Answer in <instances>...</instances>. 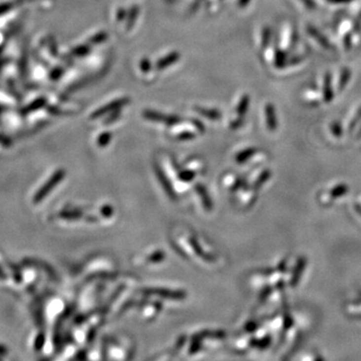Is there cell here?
<instances>
[{"mask_svg":"<svg viewBox=\"0 0 361 361\" xmlns=\"http://www.w3.org/2000/svg\"><path fill=\"white\" fill-rule=\"evenodd\" d=\"M265 117H266V124L270 131H275L277 128V117H276V111L273 105L267 104L265 107Z\"/></svg>","mask_w":361,"mask_h":361,"instance_id":"cell-1","label":"cell"},{"mask_svg":"<svg viewBox=\"0 0 361 361\" xmlns=\"http://www.w3.org/2000/svg\"><path fill=\"white\" fill-rule=\"evenodd\" d=\"M308 33H309V35L313 37V38H315L316 39V41L319 43V44H321L325 49H329V50H331V49H333V47H332V45H331V43L328 41V39L321 34V33H319L318 32V30L315 28V27H313V26H308Z\"/></svg>","mask_w":361,"mask_h":361,"instance_id":"cell-2","label":"cell"},{"mask_svg":"<svg viewBox=\"0 0 361 361\" xmlns=\"http://www.w3.org/2000/svg\"><path fill=\"white\" fill-rule=\"evenodd\" d=\"M333 99V90L331 86V76L329 73H326L323 80V100L326 103H329Z\"/></svg>","mask_w":361,"mask_h":361,"instance_id":"cell-3","label":"cell"},{"mask_svg":"<svg viewBox=\"0 0 361 361\" xmlns=\"http://www.w3.org/2000/svg\"><path fill=\"white\" fill-rule=\"evenodd\" d=\"M350 76H351V72L349 69H343L341 73H340V76H339V80H338V89L339 90H342L346 84L348 83L349 79H350Z\"/></svg>","mask_w":361,"mask_h":361,"instance_id":"cell-4","label":"cell"},{"mask_svg":"<svg viewBox=\"0 0 361 361\" xmlns=\"http://www.w3.org/2000/svg\"><path fill=\"white\" fill-rule=\"evenodd\" d=\"M304 265H305L304 259H300L299 262H298L297 268L294 271L293 277H292V286H295L296 284H298V281H299L300 276H301V272H302L303 269H304Z\"/></svg>","mask_w":361,"mask_h":361,"instance_id":"cell-5","label":"cell"},{"mask_svg":"<svg viewBox=\"0 0 361 361\" xmlns=\"http://www.w3.org/2000/svg\"><path fill=\"white\" fill-rule=\"evenodd\" d=\"M286 64V54L282 50H277L274 57V66L277 68H283Z\"/></svg>","mask_w":361,"mask_h":361,"instance_id":"cell-6","label":"cell"},{"mask_svg":"<svg viewBox=\"0 0 361 361\" xmlns=\"http://www.w3.org/2000/svg\"><path fill=\"white\" fill-rule=\"evenodd\" d=\"M249 101H250V99L247 97V96H244L243 98H242V100H241V102H240V104H239V107H238V113L240 114V115H243V114H245V112H246V110H247V108H248V105H249Z\"/></svg>","mask_w":361,"mask_h":361,"instance_id":"cell-7","label":"cell"},{"mask_svg":"<svg viewBox=\"0 0 361 361\" xmlns=\"http://www.w3.org/2000/svg\"><path fill=\"white\" fill-rule=\"evenodd\" d=\"M254 152H255V149H254V148H249V149H246L245 152L241 153V154L237 157V161H238V163H243V162H245L247 159H249V158L254 154Z\"/></svg>","mask_w":361,"mask_h":361,"instance_id":"cell-8","label":"cell"},{"mask_svg":"<svg viewBox=\"0 0 361 361\" xmlns=\"http://www.w3.org/2000/svg\"><path fill=\"white\" fill-rule=\"evenodd\" d=\"M270 37H271V30H270L269 27H265L263 29V36H262V44H263V46H266L269 43Z\"/></svg>","mask_w":361,"mask_h":361,"instance_id":"cell-9","label":"cell"},{"mask_svg":"<svg viewBox=\"0 0 361 361\" xmlns=\"http://www.w3.org/2000/svg\"><path fill=\"white\" fill-rule=\"evenodd\" d=\"M346 191H347L346 186H338V187H336L332 190V192H331V195H332V197H340L343 194H345Z\"/></svg>","mask_w":361,"mask_h":361,"instance_id":"cell-10","label":"cell"},{"mask_svg":"<svg viewBox=\"0 0 361 361\" xmlns=\"http://www.w3.org/2000/svg\"><path fill=\"white\" fill-rule=\"evenodd\" d=\"M176 59H178V54H173V55H170L169 57H167V58H165V59H163V60H161V62H160V68H165V67H167V66H169L168 64H171V63H173V62H175V60Z\"/></svg>","mask_w":361,"mask_h":361,"instance_id":"cell-11","label":"cell"},{"mask_svg":"<svg viewBox=\"0 0 361 361\" xmlns=\"http://www.w3.org/2000/svg\"><path fill=\"white\" fill-rule=\"evenodd\" d=\"M200 111H202L203 114H205V115H207V116H209L211 118H218L220 116V114L218 113V111H211V110H209V112H208V111H206L204 109H200Z\"/></svg>","mask_w":361,"mask_h":361,"instance_id":"cell-12","label":"cell"},{"mask_svg":"<svg viewBox=\"0 0 361 361\" xmlns=\"http://www.w3.org/2000/svg\"><path fill=\"white\" fill-rule=\"evenodd\" d=\"M300 1L309 9H314L316 7V3L314 2V0H300Z\"/></svg>","mask_w":361,"mask_h":361,"instance_id":"cell-13","label":"cell"},{"mask_svg":"<svg viewBox=\"0 0 361 361\" xmlns=\"http://www.w3.org/2000/svg\"><path fill=\"white\" fill-rule=\"evenodd\" d=\"M331 128H332V132H333V134L335 136L339 137L341 135V127H340V125L338 123H334Z\"/></svg>","mask_w":361,"mask_h":361,"instance_id":"cell-14","label":"cell"},{"mask_svg":"<svg viewBox=\"0 0 361 361\" xmlns=\"http://www.w3.org/2000/svg\"><path fill=\"white\" fill-rule=\"evenodd\" d=\"M360 118H361V108L358 109V111H357V113H356L355 117L353 118L352 123H351V125H350V129H352V128L356 125V123L358 122V119H360Z\"/></svg>","mask_w":361,"mask_h":361,"instance_id":"cell-15","label":"cell"},{"mask_svg":"<svg viewBox=\"0 0 361 361\" xmlns=\"http://www.w3.org/2000/svg\"><path fill=\"white\" fill-rule=\"evenodd\" d=\"M108 140H109V135L106 134V135H103L102 136V138L99 140V143H100L101 145H105L108 143Z\"/></svg>","mask_w":361,"mask_h":361,"instance_id":"cell-16","label":"cell"},{"mask_svg":"<svg viewBox=\"0 0 361 361\" xmlns=\"http://www.w3.org/2000/svg\"><path fill=\"white\" fill-rule=\"evenodd\" d=\"M249 1H250V0H240V4L242 5V6H244V5H246Z\"/></svg>","mask_w":361,"mask_h":361,"instance_id":"cell-17","label":"cell"}]
</instances>
